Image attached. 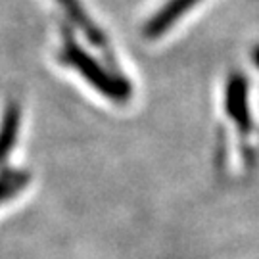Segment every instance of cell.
<instances>
[{
  "mask_svg": "<svg viewBox=\"0 0 259 259\" xmlns=\"http://www.w3.org/2000/svg\"><path fill=\"white\" fill-rule=\"evenodd\" d=\"M62 60L67 65L75 67L98 93L108 96L110 100L125 102L131 96V84L125 79H121L119 75L108 73L94 58H91L83 48H79L75 45L73 38L65 40L64 50H62Z\"/></svg>",
  "mask_w": 259,
  "mask_h": 259,
  "instance_id": "cell-1",
  "label": "cell"
},
{
  "mask_svg": "<svg viewBox=\"0 0 259 259\" xmlns=\"http://www.w3.org/2000/svg\"><path fill=\"white\" fill-rule=\"evenodd\" d=\"M200 2L202 0H167L144 25V35L148 38H157L165 35L179 19L185 18L186 14Z\"/></svg>",
  "mask_w": 259,
  "mask_h": 259,
  "instance_id": "cell-2",
  "label": "cell"
},
{
  "mask_svg": "<svg viewBox=\"0 0 259 259\" xmlns=\"http://www.w3.org/2000/svg\"><path fill=\"white\" fill-rule=\"evenodd\" d=\"M56 2L64 8V12L69 16V19L83 31L84 35H87V38H89L93 45H98V47H104V45H106V37L102 35V31L96 27L93 21H91V18L84 14V10H83V6L79 4V0H56Z\"/></svg>",
  "mask_w": 259,
  "mask_h": 259,
  "instance_id": "cell-3",
  "label": "cell"
},
{
  "mask_svg": "<svg viewBox=\"0 0 259 259\" xmlns=\"http://www.w3.org/2000/svg\"><path fill=\"white\" fill-rule=\"evenodd\" d=\"M18 127H19V110L16 104H10L4 117L0 123V161L8 156V152L12 150L16 137H18Z\"/></svg>",
  "mask_w": 259,
  "mask_h": 259,
  "instance_id": "cell-4",
  "label": "cell"
},
{
  "mask_svg": "<svg viewBox=\"0 0 259 259\" xmlns=\"http://www.w3.org/2000/svg\"><path fill=\"white\" fill-rule=\"evenodd\" d=\"M23 183H25L23 177H19V175H12V173L0 175V200H4L6 196L14 194Z\"/></svg>",
  "mask_w": 259,
  "mask_h": 259,
  "instance_id": "cell-5",
  "label": "cell"
},
{
  "mask_svg": "<svg viewBox=\"0 0 259 259\" xmlns=\"http://www.w3.org/2000/svg\"><path fill=\"white\" fill-rule=\"evenodd\" d=\"M257 64H259V52H257Z\"/></svg>",
  "mask_w": 259,
  "mask_h": 259,
  "instance_id": "cell-6",
  "label": "cell"
}]
</instances>
